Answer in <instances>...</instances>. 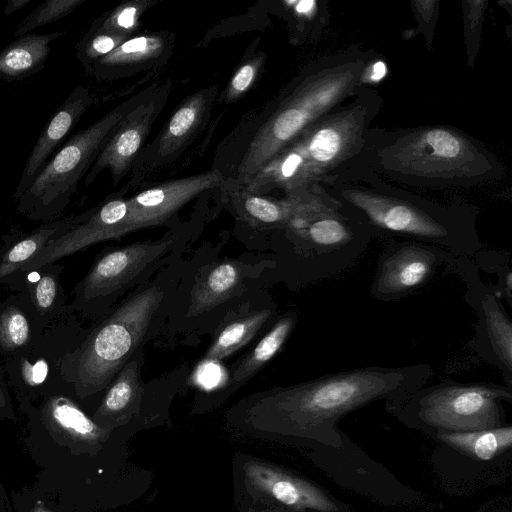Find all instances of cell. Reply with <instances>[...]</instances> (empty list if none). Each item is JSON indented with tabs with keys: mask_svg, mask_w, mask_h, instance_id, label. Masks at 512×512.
<instances>
[{
	"mask_svg": "<svg viewBox=\"0 0 512 512\" xmlns=\"http://www.w3.org/2000/svg\"><path fill=\"white\" fill-rule=\"evenodd\" d=\"M222 182L223 174L218 169H214L158 184L136 194L127 199L128 233L164 224L191 199L204 191L220 186Z\"/></svg>",
	"mask_w": 512,
	"mask_h": 512,
	"instance_id": "obj_15",
	"label": "cell"
},
{
	"mask_svg": "<svg viewBox=\"0 0 512 512\" xmlns=\"http://www.w3.org/2000/svg\"><path fill=\"white\" fill-rule=\"evenodd\" d=\"M277 315L267 291L259 290L230 309L213 333L201 363L222 361L248 344Z\"/></svg>",
	"mask_w": 512,
	"mask_h": 512,
	"instance_id": "obj_18",
	"label": "cell"
},
{
	"mask_svg": "<svg viewBox=\"0 0 512 512\" xmlns=\"http://www.w3.org/2000/svg\"><path fill=\"white\" fill-rule=\"evenodd\" d=\"M36 317L25 292H17L0 302V355L11 357L40 336Z\"/></svg>",
	"mask_w": 512,
	"mask_h": 512,
	"instance_id": "obj_28",
	"label": "cell"
},
{
	"mask_svg": "<svg viewBox=\"0 0 512 512\" xmlns=\"http://www.w3.org/2000/svg\"><path fill=\"white\" fill-rule=\"evenodd\" d=\"M377 57L373 49L354 45L311 61L250 143L239 165L238 183L246 186L303 131L368 85L367 70Z\"/></svg>",
	"mask_w": 512,
	"mask_h": 512,
	"instance_id": "obj_6",
	"label": "cell"
},
{
	"mask_svg": "<svg viewBox=\"0 0 512 512\" xmlns=\"http://www.w3.org/2000/svg\"><path fill=\"white\" fill-rule=\"evenodd\" d=\"M320 187L359 216L373 237H405L456 257H470L482 247L478 209L462 200L442 205L353 164Z\"/></svg>",
	"mask_w": 512,
	"mask_h": 512,
	"instance_id": "obj_4",
	"label": "cell"
},
{
	"mask_svg": "<svg viewBox=\"0 0 512 512\" xmlns=\"http://www.w3.org/2000/svg\"><path fill=\"white\" fill-rule=\"evenodd\" d=\"M86 0H47L33 10L15 30L16 38L29 34L32 30L47 24L56 22L74 9L84 3Z\"/></svg>",
	"mask_w": 512,
	"mask_h": 512,
	"instance_id": "obj_35",
	"label": "cell"
},
{
	"mask_svg": "<svg viewBox=\"0 0 512 512\" xmlns=\"http://www.w3.org/2000/svg\"><path fill=\"white\" fill-rule=\"evenodd\" d=\"M189 241L180 243L152 278L94 322L65 356L61 372L74 396L84 399L106 390L133 354L162 334L189 262L184 257Z\"/></svg>",
	"mask_w": 512,
	"mask_h": 512,
	"instance_id": "obj_2",
	"label": "cell"
},
{
	"mask_svg": "<svg viewBox=\"0 0 512 512\" xmlns=\"http://www.w3.org/2000/svg\"><path fill=\"white\" fill-rule=\"evenodd\" d=\"M213 97L212 89H206L181 103L160 135L157 149L160 157L170 158L183 148L204 120Z\"/></svg>",
	"mask_w": 512,
	"mask_h": 512,
	"instance_id": "obj_29",
	"label": "cell"
},
{
	"mask_svg": "<svg viewBox=\"0 0 512 512\" xmlns=\"http://www.w3.org/2000/svg\"><path fill=\"white\" fill-rule=\"evenodd\" d=\"M331 199L319 185L272 199L243 188L231 197L232 206L242 221L255 228L283 229L292 219Z\"/></svg>",
	"mask_w": 512,
	"mask_h": 512,
	"instance_id": "obj_20",
	"label": "cell"
},
{
	"mask_svg": "<svg viewBox=\"0 0 512 512\" xmlns=\"http://www.w3.org/2000/svg\"><path fill=\"white\" fill-rule=\"evenodd\" d=\"M144 362L145 354L142 348L133 354L106 388V393L92 418L99 426L104 428L127 420L140 409L144 399L154 391L160 376L144 382Z\"/></svg>",
	"mask_w": 512,
	"mask_h": 512,
	"instance_id": "obj_22",
	"label": "cell"
},
{
	"mask_svg": "<svg viewBox=\"0 0 512 512\" xmlns=\"http://www.w3.org/2000/svg\"><path fill=\"white\" fill-rule=\"evenodd\" d=\"M95 102L96 97L89 88L78 86L58 107L40 133L27 158L13 195L15 201H18L28 189L54 150L60 146L68 133L78 123L86 109Z\"/></svg>",
	"mask_w": 512,
	"mask_h": 512,
	"instance_id": "obj_21",
	"label": "cell"
},
{
	"mask_svg": "<svg viewBox=\"0 0 512 512\" xmlns=\"http://www.w3.org/2000/svg\"><path fill=\"white\" fill-rule=\"evenodd\" d=\"M461 4L466 60L470 69H473L480 50L483 20L488 1L465 0Z\"/></svg>",
	"mask_w": 512,
	"mask_h": 512,
	"instance_id": "obj_34",
	"label": "cell"
},
{
	"mask_svg": "<svg viewBox=\"0 0 512 512\" xmlns=\"http://www.w3.org/2000/svg\"><path fill=\"white\" fill-rule=\"evenodd\" d=\"M31 512H52L43 502H37Z\"/></svg>",
	"mask_w": 512,
	"mask_h": 512,
	"instance_id": "obj_40",
	"label": "cell"
},
{
	"mask_svg": "<svg viewBox=\"0 0 512 512\" xmlns=\"http://www.w3.org/2000/svg\"><path fill=\"white\" fill-rule=\"evenodd\" d=\"M511 387L490 384L422 385L386 400L390 410L439 432H468L500 427L502 402L511 403Z\"/></svg>",
	"mask_w": 512,
	"mask_h": 512,
	"instance_id": "obj_11",
	"label": "cell"
},
{
	"mask_svg": "<svg viewBox=\"0 0 512 512\" xmlns=\"http://www.w3.org/2000/svg\"><path fill=\"white\" fill-rule=\"evenodd\" d=\"M382 106L379 92L363 86L263 165L244 188L259 195L273 189L287 194L331 182L361 155Z\"/></svg>",
	"mask_w": 512,
	"mask_h": 512,
	"instance_id": "obj_5",
	"label": "cell"
},
{
	"mask_svg": "<svg viewBox=\"0 0 512 512\" xmlns=\"http://www.w3.org/2000/svg\"><path fill=\"white\" fill-rule=\"evenodd\" d=\"M433 373L427 363L361 367L257 392L237 410L255 427L340 448L338 423L344 416L425 385Z\"/></svg>",
	"mask_w": 512,
	"mask_h": 512,
	"instance_id": "obj_1",
	"label": "cell"
},
{
	"mask_svg": "<svg viewBox=\"0 0 512 512\" xmlns=\"http://www.w3.org/2000/svg\"><path fill=\"white\" fill-rule=\"evenodd\" d=\"M456 256L431 244L414 240L391 242L377 262L370 294L379 301H395L427 284Z\"/></svg>",
	"mask_w": 512,
	"mask_h": 512,
	"instance_id": "obj_13",
	"label": "cell"
},
{
	"mask_svg": "<svg viewBox=\"0 0 512 512\" xmlns=\"http://www.w3.org/2000/svg\"><path fill=\"white\" fill-rule=\"evenodd\" d=\"M274 260L218 258V249L201 248L189 259L162 333L183 336L188 344L213 332L225 314L262 290Z\"/></svg>",
	"mask_w": 512,
	"mask_h": 512,
	"instance_id": "obj_7",
	"label": "cell"
},
{
	"mask_svg": "<svg viewBox=\"0 0 512 512\" xmlns=\"http://www.w3.org/2000/svg\"><path fill=\"white\" fill-rule=\"evenodd\" d=\"M76 314H65L50 323L25 350L3 359L7 384L18 399L30 402L69 389L63 379L62 362L86 336Z\"/></svg>",
	"mask_w": 512,
	"mask_h": 512,
	"instance_id": "obj_12",
	"label": "cell"
},
{
	"mask_svg": "<svg viewBox=\"0 0 512 512\" xmlns=\"http://www.w3.org/2000/svg\"><path fill=\"white\" fill-rule=\"evenodd\" d=\"M158 111L156 100L141 103L131 109L100 151L84 184H92L99 173L108 168L113 184L117 185L147 138Z\"/></svg>",
	"mask_w": 512,
	"mask_h": 512,
	"instance_id": "obj_19",
	"label": "cell"
},
{
	"mask_svg": "<svg viewBox=\"0 0 512 512\" xmlns=\"http://www.w3.org/2000/svg\"><path fill=\"white\" fill-rule=\"evenodd\" d=\"M281 231V263L275 269L281 267L283 279L296 289L351 267L374 238L365 222L334 198Z\"/></svg>",
	"mask_w": 512,
	"mask_h": 512,
	"instance_id": "obj_8",
	"label": "cell"
},
{
	"mask_svg": "<svg viewBox=\"0 0 512 512\" xmlns=\"http://www.w3.org/2000/svg\"><path fill=\"white\" fill-rule=\"evenodd\" d=\"M283 512V511H282ZM284 512H300V511H294V510H291V511H284Z\"/></svg>",
	"mask_w": 512,
	"mask_h": 512,
	"instance_id": "obj_41",
	"label": "cell"
},
{
	"mask_svg": "<svg viewBox=\"0 0 512 512\" xmlns=\"http://www.w3.org/2000/svg\"><path fill=\"white\" fill-rule=\"evenodd\" d=\"M153 2L149 0H133L122 3L110 13L96 20L91 28L112 32L129 37L139 26L141 15Z\"/></svg>",
	"mask_w": 512,
	"mask_h": 512,
	"instance_id": "obj_32",
	"label": "cell"
},
{
	"mask_svg": "<svg viewBox=\"0 0 512 512\" xmlns=\"http://www.w3.org/2000/svg\"><path fill=\"white\" fill-rule=\"evenodd\" d=\"M411 10L417 21V28L406 30L403 33L405 39H411L421 33L425 39L428 51L433 49L435 29L439 18L438 0H413L410 2Z\"/></svg>",
	"mask_w": 512,
	"mask_h": 512,
	"instance_id": "obj_36",
	"label": "cell"
},
{
	"mask_svg": "<svg viewBox=\"0 0 512 512\" xmlns=\"http://www.w3.org/2000/svg\"><path fill=\"white\" fill-rule=\"evenodd\" d=\"M125 102L72 135L18 199L17 211L42 224L61 219L83 176L130 109Z\"/></svg>",
	"mask_w": 512,
	"mask_h": 512,
	"instance_id": "obj_10",
	"label": "cell"
},
{
	"mask_svg": "<svg viewBox=\"0 0 512 512\" xmlns=\"http://www.w3.org/2000/svg\"><path fill=\"white\" fill-rule=\"evenodd\" d=\"M244 474L248 486L254 492L291 510L342 511L340 503L320 487L269 464L249 462L244 466Z\"/></svg>",
	"mask_w": 512,
	"mask_h": 512,
	"instance_id": "obj_17",
	"label": "cell"
},
{
	"mask_svg": "<svg viewBox=\"0 0 512 512\" xmlns=\"http://www.w3.org/2000/svg\"><path fill=\"white\" fill-rule=\"evenodd\" d=\"M65 33H29L0 51V84L23 80L39 72L51 51V43Z\"/></svg>",
	"mask_w": 512,
	"mask_h": 512,
	"instance_id": "obj_26",
	"label": "cell"
},
{
	"mask_svg": "<svg viewBox=\"0 0 512 512\" xmlns=\"http://www.w3.org/2000/svg\"><path fill=\"white\" fill-rule=\"evenodd\" d=\"M414 188H471L499 180L505 168L481 141L457 127H371L352 163Z\"/></svg>",
	"mask_w": 512,
	"mask_h": 512,
	"instance_id": "obj_3",
	"label": "cell"
},
{
	"mask_svg": "<svg viewBox=\"0 0 512 512\" xmlns=\"http://www.w3.org/2000/svg\"><path fill=\"white\" fill-rule=\"evenodd\" d=\"M262 65V57L258 56L243 64L233 75L227 89L229 101L239 98L255 81Z\"/></svg>",
	"mask_w": 512,
	"mask_h": 512,
	"instance_id": "obj_37",
	"label": "cell"
},
{
	"mask_svg": "<svg viewBox=\"0 0 512 512\" xmlns=\"http://www.w3.org/2000/svg\"><path fill=\"white\" fill-rule=\"evenodd\" d=\"M128 38L112 32L90 28L76 45V57L91 74L92 67L102 57L111 53Z\"/></svg>",
	"mask_w": 512,
	"mask_h": 512,
	"instance_id": "obj_33",
	"label": "cell"
},
{
	"mask_svg": "<svg viewBox=\"0 0 512 512\" xmlns=\"http://www.w3.org/2000/svg\"><path fill=\"white\" fill-rule=\"evenodd\" d=\"M164 40L156 35H142L127 39L111 53L99 59L92 67L97 78H107L118 67L145 62L162 53Z\"/></svg>",
	"mask_w": 512,
	"mask_h": 512,
	"instance_id": "obj_31",
	"label": "cell"
},
{
	"mask_svg": "<svg viewBox=\"0 0 512 512\" xmlns=\"http://www.w3.org/2000/svg\"><path fill=\"white\" fill-rule=\"evenodd\" d=\"M90 210L76 216L41 224L29 233L16 236L0 251V285L16 292L23 290V268L51 241L84 221Z\"/></svg>",
	"mask_w": 512,
	"mask_h": 512,
	"instance_id": "obj_24",
	"label": "cell"
},
{
	"mask_svg": "<svg viewBox=\"0 0 512 512\" xmlns=\"http://www.w3.org/2000/svg\"><path fill=\"white\" fill-rule=\"evenodd\" d=\"M31 1L32 0H9L3 9V13L5 16H9L10 14L24 8Z\"/></svg>",
	"mask_w": 512,
	"mask_h": 512,
	"instance_id": "obj_39",
	"label": "cell"
},
{
	"mask_svg": "<svg viewBox=\"0 0 512 512\" xmlns=\"http://www.w3.org/2000/svg\"><path fill=\"white\" fill-rule=\"evenodd\" d=\"M128 213V200L120 197L107 199L97 207L90 209L89 215L84 221L60 237L51 240L23 268V283L25 274L33 269L56 262L99 242L128 234Z\"/></svg>",
	"mask_w": 512,
	"mask_h": 512,
	"instance_id": "obj_14",
	"label": "cell"
},
{
	"mask_svg": "<svg viewBox=\"0 0 512 512\" xmlns=\"http://www.w3.org/2000/svg\"><path fill=\"white\" fill-rule=\"evenodd\" d=\"M296 320L297 313L293 310L278 318L256 345L235 363L227 380L221 389H217L213 393V396L228 397L254 377L281 350L292 332Z\"/></svg>",
	"mask_w": 512,
	"mask_h": 512,
	"instance_id": "obj_25",
	"label": "cell"
},
{
	"mask_svg": "<svg viewBox=\"0 0 512 512\" xmlns=\"http://www.w3.org/2000/svg\"><path fill=\"white\" fill-rule=\"evenodd\" d=\"M63 266L53 262L27 272L22 292L32 305L40 330L66 313V298L60 276Z\"/></svg>",
	"mask_w": 512,
	"mask_h": 512,
	"instance_id": "obj_27",
	"label": "cell"
},
{
	"mask_svg": "<svg viewBox=\"0 0 512 512\" xmlns=\"http://www.w3.org/2000/svg\"><path fill=\"white\" fill-rule=\"evenodd\" d=\"M65 389L46 395L38 408L32 402L18 399L34 412L37 419L52 434L76 443H95L100 440L105 430L90 418L80 406L68 395Z\"/></svg>",
	"mask_w": 512,
	"mask_h": 512,
	"instance_id": "obj_23",
	"label": "cell"
},
{
	"mask_svg": "<svg viewBox=\"0 0 512 512\" xmlns=\"http://www.w3.org/2000/svg\"><path fill=\"white\" fill-rule=\"evenodd\" d=\"M439 439L479 460L488 461L512 445V427L500 426L468 432H440Z\"/></svg>",
	"mask_w": 512,
	"mask_h": 512,
	"instance_id": "obj_30",
	"label": "cell"
},
{
	"mask_svg": "<svg viewBox=\"0 0 512 512\" xmlns=\"http://www.w3.org/2000/svg\"><path fill=\"white\" fill-rule=\"evenodd\" d=\"M498 296L496 290L476 280L469 284L465 298L479 316L474 349L496 365L512 387V322Z\"/></svg>",
	"mask_w": 512,
	"mask_h": 512,
	"instance_id": "obj_16",
	"label": "cell"
},
{
	"mask_svg": "<svg viewBox=\"0 0 512 512\" xmlns=\"http://www.w3.org/2000/svg\"><path fill=\"white\" fill-rule=\"evenodd\" d=\"M14 419L11 398L8 391V384L5 377L3 363L0 359V419Z\"/></svg>",
	"mask_w": 512,
	"mask_h": 512,
	"instance_id": "obj_38",
	"label": "cell"
},
{
	"mask_svg": "<svg viewBox=\"0 0 512 512\" xmlns=\"http://www.w3.org/2000/svg\"><path fill=\"white\" fill-rule=\"evenodd\" d=\"M190 235L168 232L156 240L134 242L103 250L74 288L66 313L93 323L123 298L148 281L169 260L173 250Z\"/></svg>",
	"mask_w": 512,
	"mask_h": 512,
	"instance_id": "obj_9",
	"label": "cell"
}]
</instances>
